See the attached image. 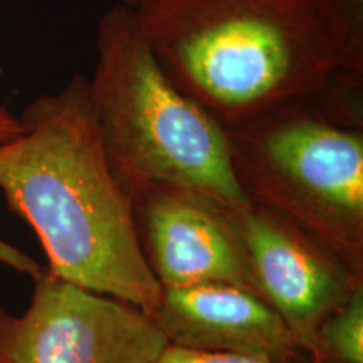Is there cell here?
Returning a JSON list of instances; mask_svg holds the SVG:
<instances>
[{"instance_id":"6da1fadb","label":"cell","mask_w":363,"mask_h":363,"mask_svg":"<svg viewBox=\"0 0 363 363\" xmlns=\"http://www.w3.org/2000/svg\"><path fill=\"white\" fill-rule=\"evenodd\" d=\"M22 131L0 143V192L33 227L57 278L153 315L162 286L136 238L131 197L116 179L74 74L26 106Z\"/></svg>"},{"instance_id":"7a4b0ae2","label":"cell","mask_w":363,"mask_h":363,"mask_svg":"<svg viewBox=\"0 0 363 363\" xmlns=\"http://www.w3.org/2000/svg\"><path fill=\"white\" fill-rule=\"evenodd\" d=\"M170 79L224 128L325 93L333 48L315 0H120Z\"/></svg>"},{"instance_id":"3957f363","label":"cell","mask_w":363,"mask_h":363,"mask_svg":"<svg viewBox=\"0 0 363 363\" xmlns=\"http://www.w3.org/2000/svg\"><path fill=\"white\" fill-rule=\"evenodd\" d=\"M88 94L104 153L126 192L169 184L229 207L247 202L230 167L225 128L170 79L123 4L98 22Z\"/></svg>"},{"instance_id":"277c9868","label":"cell","mask_w":363,"mask_h":363,"mask_svg":"<svg viewBox=\"0 0 363 363\" xmlns=\"http://www.w3.org/2000/svg\"><path fill=\"white\" fill-rule=\"evenodd\" d=\"M225 131L246 201L294 222L363 279V128L299 101Z\"/></svg>"},{"instance_id":"5b68a950","label":"cell","mask_w":363,"mask_h":363,"mask_svg":"<svg viewBox=\"0 0 363 363\" xmlns=\"http://www.w3.org/2000/svg\"><path fill=\"white\" fill-rule=\"evenodd\" d=\"M169 345L152 315L65 281L34 278L21 316L0 306L2 363H155Z\"/></svg>"},{"instance_id":"8992f818","label":"cell","mask_w":363,"mask_h":363,"mask_svg":"<svg viewBox=\"0 0 363 363\" xmlns=\"http://www.w3.org/2000/svg\"><path fill=\"white\" fill-rule=\"evenodd\" d=\"M130 197L140 251L162 289L233 284L257 294L233 207L169 184L140 185Z\"/></svg>"},{"instance_id":"52a82bcc","label":"cell","mask_w":363,"mask_h":363,"mask_svg":"<svg viewBox=\"0 0 363 363\" xmlns=\"http://www.w3.org/2000/svg\"><path fill=\"white\" fill-rule=\"evenodd\" d=\"M256 291L283 318L308 357L321 321L348 301L363 279L310 233L269 208L233 207Z\"/></svg>"},{"instance_id":"ba28073f","label":"cell","mask_w":363,"mask_h":363,"mask_svg":"<svg viewBox=\"0 0 363 363\" xmlns=\"http://www.w3.org/2000/svg\"><path fill=\"white\" fill-rule=\"evenodd\" d=\"M152 318L169 345L185 350L233 353L272 363H310L283 318L261 296L239 286L163 289Z\"/></svg>"},{"instance_id":"9c48e42d","label":"cell","mask_w":363,"mask_h":363,"mask_svg":"<svg viewBox=\"0 0 363 363\" xmlns=\"http://www.w3.org/2000/svg\"><path fill=\"white\" fill-rule=\"evenodd\" d=\"M337 61L335 79L363 93V0H315Z\"/></svg>"},{"instance_id":"30bf717a","label":"cell","mask_w":363,"mask_h":363,"mask_svg":"<svg viewBox=\"0 0 363 363\" xmlns=\"http://www.w3.org/2000/svg\"><path fill=\"white\" fill-rule=\"evenodd\" d=\"M311 363H363V284L321 321Z\"/></svg>"},{"instance_id":"8fae6325","label":"cell","mask_w":363,"mask_h":363,"mask_svg":"<svg viewBox=\"0 0 363 363\" xmlns=\"http://www.w3.org/2000/svg\"><path fill=\"white\" fill-rule=\"evenodd\" d=\"M155 363H272L261 358L233 355V353H208L185 350V348L167 345Z\"/></svg>"},{"instance_id":"7c38bea8","label":"cell","mask_w":363,"mask_h":363,"mask_svg":"<svg viewBox=\"0 0 363 363\" xmlns=\"http://www.w3.org/2000/svg\"><path fill=\"white\" fill-rule=\"evenodd\" d=\"M0 262L2 264H7L13 267L16 271L26 272L30 278H35V276L43 272L44 267L39 266L34 259H30L29 256H26L24 252H21L19 249L9 246L7 242L0 240Z\"/></svg>"},{"instance_id":"4fadbf2b","label":"cell","mask_w":363,"mask_h":363,"mask_svg":"<svg viewBox=\"0 0 363 363\" xmlns=\"http://www.w3.org/2000/svg\"><path fill=\"white\" fill-rule=\"evenodd\" d=\"M22 131L21 118L12 115L6 106H0V143L12 140Z\"/></svg>"},{"instance_id":"5bb4252c","label":"cell","mask_w":363,"mask_h":363,"mask_svg":"<svg viewBox=\"0 0 363 363\" xmlns=\"http://www.w3.org/2000/svg\"><path fill=\"white\" fill-rule=\"evenodd\" d=\"M0 76H2V66H0Z\"/></svg>"},{"instance_id":"9a60e30c","label":"cell","mask_w":363,"mask_h":363,"mask_svg":"<svg viewBox=\"0 0 363 363\" xmlns=\"http://www.w3.org/2000/svg\"><path fill=\"white\" fill-rule=\"evenodd\" d=\"M0 363H2V362H0Z\"/></svg>"}]
</instances>
